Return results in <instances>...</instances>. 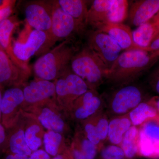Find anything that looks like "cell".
<instances>
[{
    "label": "cell",
    "instance_id": "cell-1",
    "mask_svg": "<svg viewBox=\"0 0 159 159\" xmlns=\"http://www.w3.org/2000/svg\"><path fill=\"white\" fill-rule=\"evenodd\" d=\"M159 59V50L124 51L109 70L107 77L117 81H126L148 70Z\"/></svg>",
    "mask_w": 159,
    "mask_h": 159
},
{
    "label": "cell",
    "instance_id": "cell-2",
    "mask_svg": "<svg viewBox=\"0 0 159 159\" xmlns=\"http://www.w3.org/2000/svg\"><path fill=\"white\" fill-rule=\"evenodd\" d=\"M76 53L68 40L62 41L36 61L33 66L34 74L39 79L48 81L60 77L70 67Z\"/></svg>",
    "mask_w": 159,
    "mask_h": 159
},
{
    "label": "cell",
    "instance_id": "cell-3",
    "mask_svg": "<svg viewBox=\"0 0 159 159\" xmlns=\"http://www.w3.org/2000/svg\"><path fill=\"white\" fill-rule=\"evenodd\" d=\"M72 71L91 86L99 84L108 70L87 46L75 53L71 60Z\"/></svg>",
    "mask_w": 159,
    "mask_h": 159
},
{
    "label": "cell",
    "instance_id": "cell-4",
    "mask_svg": "<svg viewBox=\"0 0 159 159\" xmlns=\"http://www.w3.org/2000/svg\"><path fill=\"white\" fill-rule=\"evenodd\" d=\"M82 31L75 20L63 10L57 1H54L51 30L40 53L45 54L58 41L67 38L74 32Z\"/></svg>",
    "mask_w": 159,
    "mask_h": 159
},
{
    "label": "cell",
    "instance_id": "cell-5",
    "mask_svg": "<svg viewBox=\"0 0 159 159\" xmlns=\"http://www.w3.org/2000/svg\"><path fill=\"white\" fill-rule=\"evenodd\" d=\"M48 38L46 32L32 29L26 24L18 37L12 43L15 56L25 63L42 48Z\"/></svg>",
    "mask_w": 159,
    "mask_h": 159
},
{
    "label": "cell",
    "instance_id": "cell-6",
    "mask_svg": "<svg viewBox=\"0 0 159 159\" xmlns=\"http://www.w3.org/2000/svg\"><path fill=\"white\" fill-rule=\"evenodd\" d=\"M87 46L108 71L121 54L122 50L109 35L99 30H94L89 32Z\"/></svg>",
    "mask_w": 159,
    "mask_h": 159
},
{
    "label": "cell",
    "instance_id": "cell-7",
    "mask_svg": "<svg viewBox=\"0 0 159 159\" xmlns=\"http://www.w3.org/2000/svg\"><path fill=\"white\" fill-rule=\"evenodd\" d=\"M54 2V1H34L27 3L25 11L27 24L48 35L52 24Z\"/></svg>",
    "mask_w": 159,
    "mask_h": 159
},
{
    "label": "cell",
    "instance_id": "cell-8",
    "mask_svg": "<svg viewBox=\"0 0 159 159\" xmlns=\"http://www.w3.org/2000/svg\"><path fill=\"white\" fill-rule=\"evenodd\" d=\"M56 81L55 93L58 97L72 99L80 97L88 91V86L80 77L74 74L70 67Z\"/></svg>",
    "mask_w": 159,
    "mask_h": 159
},
{
    "label": "cell",
    "instance_id": "cell-9",
    "mask_svg": "<svg viewBox=\"0 0 159 159\" xmlns=\"http://www.w3.org/2000/svg\"><path fill=\"white\" fill-rule=\"evenodd\" d=\"M29 73L16 65L0 46V87L20 83Z\"/></svg>",
    "mask_w": 159,
    "mask_h": 159
},
{
    "label": "cell",
    "instance_id": "cell-10",
    "mask_svg": "<svg viewBox=\"0 0 159 159\" xmlns=\"http://www.w3.org/2000/svg\"><path fill=\"white\" fill-rule=\"evenodd\" d=\"M99 31L108 34L125 51L142 50L134 41L133 31L129 26L123 24L108 22L99 29Z\"/></svg>",
    "mask_w": 159,
    "mask_h": 159
},
{
    "label": "cell",
    "instance_id": "cell-11",
    "mask_svg": "<svg viewBox=\"0 0 159 159\" xmlns=\"http://www.w3.org/2000/svg\"><path fill=\"white\" fill-rule=\"evenodd\" d=\"M159 12V0H141L133 3L128 12L131 25L138 27L148 21Z\"/></svg>",
    "mask_w": 159,
    "mask_h": 159
},
{
    "label": "cell",
    "instance_id": "cell-12",
    "mask_svg": "<svg viewBox=\"0 0 159 159\" xmlns=\"http://www.w3.org/2000/svg\"><path fill=\"white\" fill-rule=\"evenodd\" d=\"M142 100V92L138 87L127 86L117 91L113 99L112 107L116 113H124L136 107Z\"/></svg>",
    "mask_w": 159,
    "mask_h": 159
},
{
    "label": "cell",
    "instance_id": "cell-13",
    "mask_svg": "<svg viewBox=\"0 0 159 159\" xmlns=\"http://www.w3.org/2000/svg\"><path fill=\"white\" fill-rule=\"evenodd\" d=\"M18 24V21L15 16H9L0 23V46L16 65L30 72L31 69L28 64L18 59L13 53L11 35Z\"/></svg>",
    "mask_w": 159,
    "mask_h": 159
},
{
    "label": "cell",
    "instance_id": "cell-14",
    "mask_svg": "<svg viewBox=\"0 0 159 159\" xmlns=\"http://www.w3.org/2000/svg\"><path fill=\"white\" fill-rule=\"evenodd\" d=\"M25 100L34 103L45 100L55 93V85L48 80L40 79L32 81L23 90Z\"/></svg>",
    "mask_w": 159,
    "mask_h": 159
},
{
    "label": "cell",
    "instance_id": "cell-15",
    "mask_svg": "<svg viewBox=\"0 0 159 159\" xmlns=\"http://www.w3.org/2000/svg\"><path fill=\"white\" fill-rule=\"evenodd\" d=\"M113 0H95L88 10L87 24L94 30H99L108 22L110 11Z\"/></svg>",
    "mask_w": 159,
    "mask_h": 159
},
{
    "label": "cell",
    "instance_id": "cell-16",
    "mask_svg": "<svg viewBox=\"0 0 159 159\" xmlns=\"http://www.w3.org/2000/svg\"><path fill=\"white\" fill-rule=\"evenodd\" d=\"M159 33V16L156 15L133 31L134 41L137 45L146 48Z\"/></svg>",
    "mask_w": 159,
    "mask_h": 159
},
{
    "label": "cell",
    "instance_id": "cell-17",
    "mask_svg": "<svg viewBox=\"0 0 159 159\" xmlns=\"http://www.w3.org/2000/svg\"><path fill=\"white\" fill-rule=\"evenodd\" d=\"M57 3L64 11L73 18L84 31L87 24L88 10L86 1L83 0H58Z\"/></svg>",
    "mask_w": 159,
    "mask_h": 159
},
{
    "label": "cell",
    "instance_id": "cell-18",
    "mask_svg": "<svg viewBox=\"0 0 159 159\" xmlns=\"http://www.w3.org/2000/svg\"><path fill=\"white\" fill-rule=\"evenodd\" d=\"M25 100L23 90L19 88H10L2 95L1 103V116L5 123L8 124L9 118L18 106Z\"/></svg>",
    "mask_w": 159,
    "mask_h": 159
},
{
    "label": "cell",
    "instance_id": "cell-19",
    "mask_svg": "<svg viewBox=\"0 0 159 159\" xmlns=\"http://www.w3.org/2000/svg\"><path fill=\"white\" fill-rule=\"evenodd\" d=\"M83 105L76 111L75 116L78 119H84L94 113L101 104L100 98L94 92L88 91L81 96Z\"/></svg>",
    "mask_w": 159,
    "mask_h": 159
},
{
    "label": "cell",
    "instance_id": "cell-20",
    "mask_svg": "<svg viewBox=\"0 0 159 159\" xmlns=\"http://www.w3.org/2000/svg\"><path fill=\"white\" fill-rule=\"evenodd\" d=\"M130 120L126 118L113 119L109 123L108 137L113 144L118 145L122 142L125 133L131 127Z\"/></svg>",
    "mask_w": 159,
    "mask_h": 159
},
{
    "label": "cell",
    "instance_id": "cell-21",
    "mask_svg": "<svg viewBox=\"0 0 159 159\" xmlns=\"http://www.w3.org/2000/svg\"><path fill=\"white\" fill-rule=\"evenodd\" d=\"M157 115V111L154 107L148 103L141 102L131 111L129 117L134 126L142 124L147 119L154 118Z\"/></svg>",
    "mask_w": 159,
    "mask_h": 159
},
{
    "label": "cell",
    "instance_id": "cell-22",
    "mask_svg": "<svg viewBox=\"0 0 159 159\" xmlns=\"http://www.w3.org/2000/svg\"><path fill=\"white\" fill-rule=\"evenodd\" d=\"M39 120L42 125L48 129L55 132H61L63 130V121L54 112L49 109H44L39 117Z\"/></svg>",
    "mask_w": 159,
    "mask_h": 159
},
{
    "label": "cell",
    "instance_id": "cell-23",
    "mask_svg": "<svg viewBox=\"0 0 159 159\" xmlns=\"http://www.w3.org/2000/svg\"><path fill=\"white\" fill-rule=\"evenodd\" d=\"M9 147L12 154L27 156L31 154V150L27 145L24 131L21 129L11 135L9 140Z\"/></svg>",
    "mask_w": 159,
    "mask_h": 159
},
{
    "label": "cell",
    "instance_id": "cell-24",
    "mask_svg": "<svg viewBox=\"0 0 159 159\" xmlns=\"http://www.w3.org/2000/svg\"><path fill=\"white\" fill-rule=\"evenodd\" d=\"M138 131L135 126H131L125 133L122 142V148L125 157L128 158H133L138 152L137 145Z\"/></svg>",
    "mask_w": 159,
    "mask_h": 159
},
{
    "label": "cell",
    "instance_id": "cell-25",
    "mask_svg": "<svg viewBox=\"0 0 159 159\" xmlns=\"http://www.w3.org/2000/svg\"><path fill=\"white\" fill-rule=\"evenodd\" d=\"M128 15V2L113 0L108 16V22L122 24Z\"/></svg>",
    "mask_w": 159,
    "mask_h": 159
},
{
    "label": "cell",
    "instance_id": "cell-26",
    "mask_svg": "<svg viewBox=\"0 0 159 159\" xmlns=\"http://www.w3.org/2000/svg\"><path fill=\"white\" fill-rule=\"evenodd\" d=\"M141 130L153 144L155 157L159 156V124L153 122H148Z\"/></svg>",
    "mask_w": 159,
    "mask_h": 159
},
{
    "label": "cell",
    "instance_id": "cell-27",
    "mask_svg": "<svg viewBox=\"0 0 159 159\" xmlns=\"http://www.w3.org/2000/svg\"><path fill=\"white\" fill-rule=\"evenodd\" d=\"M61 140V136L60 134L53 131L45 134L44 143L47 152L51 155L56 156L58 153Z\"/></svg>",
    "mask_w": 159,
    "mask_h": 159
},
{
    "label": "cell",
    "instance_id": "cell-28",
    "mask_svg": "<svg viewBox=\"0 0 159 159\" xmlns=\"http://www.w3.org/2000/svg\"><path fill=\"white\" fill-rule=\"evenodd\" d=\"M39 131V126L34 125L29 127L25 133L26 142L31 150H37L41 145V140L36 136V134Z\"/></svg>",
    "mask_w": 159,
    "mask_h": 159
},
{
    "label": "cell",
    "instance_id": "cell-29",
    "mask_svg": "<svg viewBox=\"0 0 159 159\" xmlns=\"http://www.w3.org/2000/svg\"><path fill=\"white\" fill-rule=\"evenodd\" d=\"M139 149L141 154L146 157H155V149L152 143L141 130L139 133Z\"/></svg>",
    "mask_w": 159,
    "mask_h": 159
},
{
    "label": "cell",
    "instance_id": "cell-30",
    "mask_svg": "<svg viewBox=\"0 0 159 159\" xmlns=\"http://www.w3.org/2000/svg\"><path fill=\"white\" fill-rule=\"evenodd\" d=\"M102 159H124L125 156L122 148L116 145H110L101 152Z\"/></svg>",
    "mask_w": 159,
    "mask_h": 159
},
{
    "label": "cell",
    "instance_id": "cell-31",
    "mask_svg": "<svg viewBox=\"0 0 159 159\" xmlns=\"http://www.w3.org/2000/svg\"><path fill=\"white\" fill-rule=\"evenodd\" d=\"M82 152L87 159H94L97 155L96 145L89 140H84L82 142Z\"/></svg>",
    "mask_w": 159,
    "mask_h": 159
},
{
    "label": "cell",
    "instance_id": "cell-32",
    "mask_svg": "<svg viewBox=\"0 0 159 159\" xmlns=\"http://www.w3.org/2000/svg\"><path fill=\"white\" fill-rule=\"evenodd\" d=\"M96 127L100 140L105 139L108 134L109 123L107 120L105 119H100Z\"/></svg>",
    "mask_w": 159,
    "mask_h": 159
},
{
    "label": "cell",
    "instance_id": "cell-33",
    "mask_svg": "<svg viewBox=\"0 0 159 159\" xmlns=\"http://www.w3.org/2000/svg\"><path fill=\"white\" fill-rule=\"evenodd\" d=\"M85 129L89 141L95 145L99 144L100 140L97 134L96 126L92 124H88L86 125Z\"/></svg>",
    "mask_w": 159,
    "mask_h": 159
},
{
    "label": "cell",
    "instance_id": "cell-34",
    "mask_svg": "<svg viewBox=\"0 0 159 159\" xmlns=\"http://www.w3.org/2000/svg\"><path fill=\"white\" fill-rule=\"evenodd\" d=\"M142 48H143V50L145 51H158L159 50V33L148 47Z\"/></svg>",
    "mask_w": 159,
    "mask_h": 159
},
{
    "label": "cell",
    "instance_id": "cell-35",
    "mask_svg": "<svg viewBox=\"0 0 159 159\" xmlns=\"http://www.w3.org/2000/svg\"><path fill=\"white\" fill-rule=\"evenodd\" d=\"M30 159H50V157L46 152L39 150L34 152L31 155Z\"/></svg>",
    "mask_w": 159,
    "mask_h": 159
},
{
    "label": "cell",
    "instance_id": "cell-36",
    "mask_svg": "<svg viewBox=\"0 0 159 159\" xmlns=\"http://www.w3.org/2000/svg\"><path fill=\"white\" fill-rule=\"evenodd\" d=\"M13 6H9L6 9L0 10V23L10 16L13 11Z\"/></svg>",
    "mask_w": 159,
    "mask_h": 159
},
{
    "label": "cell",
    "instance_id": "cell-37",
    "mask_svg": "<svg viewBox=\"0 0 159 159\" xmlns=\"http://www.w3.org/2000/svg\"><path fill=\"white\" fill-rule=\"evenodd\" d=\"M15 1L10 0H0V10L4 9L11 6H14Z\"/></svg>",
    "mask_w": 159,
    "mask_h": 159
},
{
    "label": "cell",
    "instance_id": "cell-38",
    "mask_svg": "<svg viewBox=\"0 0 159 159\" xmlns=\"http://www.w3.org/2000/svg\"><path fill=\"white\" fill-rule=\"evenodd\" d=\"M4 159H30L28 156L24 155L9 153L5 157Z\"/></svg>",
    "mask_w": 159,
    "mask_h": 159
},
{
    "label": "cell",
    "instance_id": "cell-39",
    "mask_svg": "<svg viewBox=\"0 0 159 159\" xmlns=\"http://www.w3.org/2000/svg\"><path fill=\"white\" fill-rule=\"evenodd\" d=\"M74 159H87L82 151L75 149L73 151Z\"/></svg>",
    "mask_w": 159,
    "mask_h": 159
},
{
    "label": "cell",
    "instance_id": "cell-40",
    "mask_svg": "<svg viewBox=\"0 0 159 159\" xmlns=\"http://www.w3.org/2000/svg\"><path fill=\"white\" fill-rule=\"evenodd\" d=\"M6 132L5 129L2 124H0V145L2 144L6 140Z\"/></svg>",
    "mask_w": 159,
    "mask_h": 159
},
{
    "label": "cell",
    "instance_id": "cell-41",
    "mask_svg": "<svg viewBox=\"0 0 159 159\" xmlns=\"http://www.w3.org/2000/svg\"><path fill=\"white\" fill-rule=\"evenodd\" d=\"M155 89L157 93L159 95V70L158 72L157 77L155 83Z\"/></svg>",
    "mask_w": 159,
    "mask_h": 159
},
{
    "label": "cell",
    "instance_id": "cell-42",
    "mask_svg": "<svg viewBox=\"0 0 159 159\" xmlns=\"http://www.w3.org/2000/svg\"><path fill=\"white\" fill-rule=\"evenodd\" d=\"M2 88L0 87V119H1V103H2Z\"/></svg>",
    "mask_w": 159,
    "mask_h": 159
},
{
    "label": "cell",
    "instance_id": "cell-43",
    "mask_svg": "<svg viewBox=\"0 0 159 159\" xmlns=\"http://www.w3.org/2000/svg\"><path fill=\"white\" fill-rule=\"evenodd\" d=\"M53 159H64L63 157L61 155H58L56 156Z\"/></svg>",
    "mask_w": 159,
    "mask_h": 159
},
{
    "label": "cell",
    "instance_id": "cell-44",
    "mask_svg": "<svg viewBox=\"0 0 159 159\" xmlns=\"http://www.w3.org/2000/svg\"><path fill=\"white\" fill-rule=\"evenodd\" d=\"M156 104L157 108H158V109L159 111V98L158 99V100H157Z\"/></svg>",
    "mask_w": 159,
    "mask_h": 159
}]
</instances>
